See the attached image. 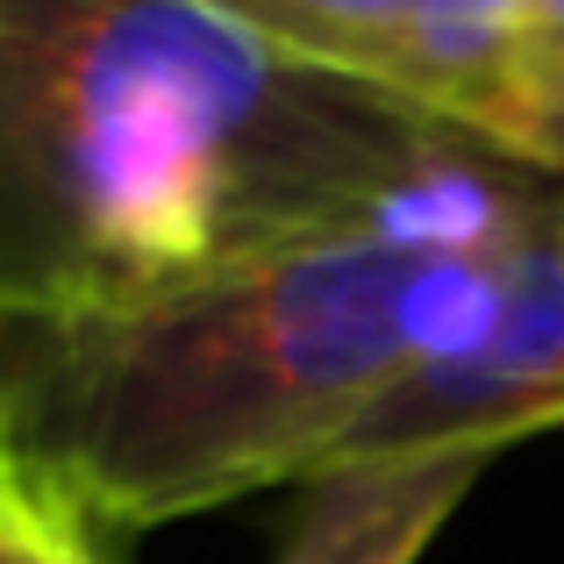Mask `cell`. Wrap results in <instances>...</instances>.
I'll use <instances>...</instances> for the list:
<instances>
[{"instance_id": "6da1fadb", "label": "cell", "mask_w": 564, "mask_h": 564, "mask_svg": "<svg viewBox=\"0 0 564 564\" xmlns=\"http://www.w3.org/2000/svg\"><path fill=\"white\" fill-rule=\"evenodd\" d=\"M486 158L221 0H0V315L165 301Z\"/></svg>"}, {"instance_id": "277c9868", "label": "cell", "mask_w": 564, "mask_h": 564, "mask_svg": "<svg viewBox=\"0 0 564 564\" xmlns=\"http://www.w3.org/2000/svg\"><path fill=\"white\" fill-rule=\"evenodd\" d=\"M494 457H372L307 479L301 522L286 529L279 564H422L457 500Z\"/></svg>"}, {"instance_id": "3957f363", "label": "cell", "mask_w": 564, "mask_h": 564, "mask_svg": "<svg viewBox=\"0 0 564 564\" xmlns=\"http://www.w3.org/2000/svg\"><path fill=\"white\" fill-rule=\"evenodd\" d=\"M564 422V186L508 243L486 301L443 358L365 414L336 465L372 457H500L514 436ZM329 465V471H336Z\"/></svg>"}, {"instance_id": "7a4b0ae2", "label": "cell", "mask_w": 564, "mask_h": 564, "mask_svg": "<svg viewBox=\"0 0 564 564\" xmlns=\"http://www.w3.org/2000/svg\"><path fill=\"white\" fill-rule=\"evenodd\" d=\"M557 186L494 151L379 221L165 301L79 322L0 315V429L94 536L307 486L400 379L457 344Z\"/></svg>"}, {"instance_id": "8992f818", "label": "cell", "mask_w": 564, "mask_h": 564, "mask_svg": "<svg viewBox=\"0 0 564 564\" xmlns=\"http://www.w3.org/2000/svg\"><path fill=\"white\" fill-rule=\"evenodd\" d=\"M0 564H108L94 522L0 429Z\"/></svg>"}, {"instance_id": "52a82bcc", "label": "cell", "mask_w": 564, "mask_h": 564, "mask_svg": "<svg viewBox=\"0 0 564 564\" xmlns=\"http://www.w3.org/2000/svg\"><path fill=\"white\" fill-rule=\"evenodd\" d=\"M494 151H508L514 165L543 172V180H564V86H536V94H514L508 108L486 115L479 129Z\"/></svg>"}, {"instance_id": "ba28073f", "label": "cell", "mask_w": 564, "mask_h": 564, "mask_svg": "<svg viewBox=\"0 0 564 564\" xmlns=\"http://www.w3.org/2000/svg\"><path fill=\"white\" fill-rule=\"evenodd\" d=\"M536 86H564V0H536V22H529V43H522V65H514L508 100L536 94ZM508 100H500V108H508Z\"/></svg>"}, {"instance_id": "5b68a950", "label": "cell", "mask_w": 564, "mask_h": 564, "mask_svg": "<svg viewBox=\"0 0 564 564\" xmlns=\"http://www.w3.org/2000/svg\"><path fill=\"white\" fill-rule=\"evenodd\" d=\"M250 29L279 36L286 51L315 57V65L365 79L386 94V65H393L400 36L414 22V0H221Z\"/></svg>"}]
</instances>
